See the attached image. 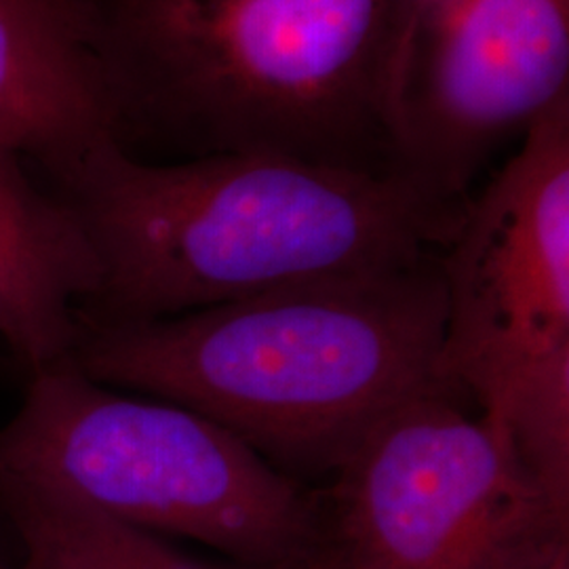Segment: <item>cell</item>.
Returning a JSON list of instances; mask_svg holds the SVG:
<instances>
[{"instance_id": "6da1fadb", "label": "cell", "mask_w": 569, "mask_h": 569, "mask_svg": "<svg viewBox=\"0 0 569 569\" xmlns=\"http://www.w3.org/2000/svg\"><path fill=\"white\" fill-rule=\"evenodd\" d=\"M102 279L81 323H138L323 277L409 264L448 243L467 201L399 171L234 152L146 161L114 140L47 173Z\"/></svg>"}, {"instance_id": "7a4b0ae2", "label": "cell", "mask_w": 569, "mask_h": 569, "mask_svg": "<svg viewBox=\"0 0 569 569\" xmlns=\"http://www.w3.org/2000/svg\"><path fill=\"white\" fill-rule=\"evenodd\" d=\"M439 253L138 323H81L70 363L188 407L302 483L439 380Z\"/></svg>"}, {"instance_id": "3957f363", "label": "cell", "mask_w": 569, "mask_h": 569, "mask_svg": "<svg viewBox=\"0 0 569 569\" xmlns=\"http://www.w3.org/2000/svg\"><path fill=\"white\" fill-rule=\"evenodd\" d=\"M112 140L397 171L406 0H96ZM401 173V171H399Z\"/></svg>"}, {"instance_id": "277c9868", "label": "cell", "mask_w": 569, "mask_h": 569, "mask_svg": "<svg viewBox=\"0 0 569 569\" xmlns=\"http://www.w3.org/2000/svg\"><path fill=\"white\" fill-rule=\"evenodd\" d=\"M0 481L203 542L241 566H293L319 547L317 488L201 413L106 387L70 361L28 378L0 428Z\"/></svg>"}, {"instance_id": "5b68a950", "label": "cell", "mask_w": 569, "mask_h": 569, "mask_svg": "<svg viewBox=\"0 0 569 569\" xmlns=\"http://www.w3.org/2000/svg\"><path fill=\"white\" fill-rule=\"evenodd\" d=\"M470 406L437 382L369 428L317 488V550L340 569H533L568 550L569 507Z\"/></svg>"}, {"instance_id": "8992f818", "label": "cell", "mask_w": 569, "mask_h": 569, "mask_svg": "<svg viewBox=\"0 0 569 569\" xmlns=\"http://www.w3.org/2000/svg\"><path fill=\"white\" fill-rule=\"evenodd\" d=\"M437 376L486 416L569 388V96L468 197L439 251Z\"/></svg>"}, {"instance_id": "52a82bcc", "label": "cell", "mask_w": 569, "mask_h": 569, "mask_svg": "<svg viewBox=\"0 0 569 569\" xmlns=\"http://www.w3.org/2000/svg\"><path fill=\"white\" fill-rule=\"evenodd\" d=\"M569 96V0H406L392 91L395 167L467 201L512 133Z\"/></svg>"}, {"instance_id": "ba28073f", "label": "cell", "mask_w": 569, "mask_h": 569, "mask_svg": "<svg viewBox=\"0 0 569 569\" xmlns=\"http://www.w3.org/2000/svg\"><path fill=\"white\" fill-rule=\"evenodd\" d=\"M96 0H0V143L44 171L112 140Z\"/></svg>"}, {"instance_id": "9c48e42d", "label": "cell", "mask_w": 569, "mask_h": 569, "mask_svg": "<svg viewBox=\"0 0 569 569\" xmlns=\"http://www.w3.org/2000/svg\"><path fill=\"white\" fill-rule=\"evenodd\" d=\"M0 143V342L30 376L70 361L102 268L74 209Z\"/></svg>"}, {"instance_id": "30bf717a", "label": "cell", "mask_w": 569, "mask_h": 569, "mask_svg": "<svg viewBox=\"0 0 569 569\" xmlns=\"http://www.w3.org/2000/svg\"><path fill=\"white\" fill-rule=\"evenodd\" d=\"M0 515L13 529L23 569H291L213 566L169 547L81 500L49 489L0 481Z\"/></svg>"}, {"instance_id": "8fae6325", "label": "cell", "mask_w": 569, "mask_h": 569, "mask_svg": "<svg viewBox=\"0 0 569 569\" xmlns=\"http://www.w3.org/2000/svg\"><path fill=\"white\" fill-rule=\"evenodd\" d=\"M291 569H340L331 559H327L326 555H321L319 550H315L308 559H305L302 563L293 566Z\"/></svg>"}, {"instance_id": "7c38bea8", "label": "cell", "mask_w": 569, "mask_h": 569, "mask_svg": "<svg viewBox=\"0 0 569 569\" xmlns=\"http://www.w3.org/2000/svg\"><path fill=\"white\" fill-rule=\"evenodd\" d=\"M533 569H569V549L561 550L559 555H555L552 559L545 561V563H540L538 568Z\"/></svg>"}, {"instance_id": "4fadbf2b", "label": "cell", "mask_w": 569, "mask_h": 569, "mask_svg": "<svg viewBox=\"0 0 569 569\" xmlns=\"http://www.w3.org/2000/svg\"><path fill=\"white\" fill-rule=\"evenodd\" d=\"M0 569H23L21 568V563L18 561H13L9 555H7V550L0 547Z\"/></svg>"}]
</instances>
